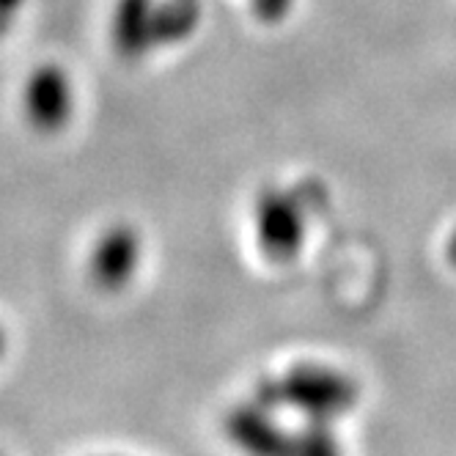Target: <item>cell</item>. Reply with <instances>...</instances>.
I'll use <instances>...</instances> for the list:
<instances>
[{"label": "cell", "mask_w": 456, "mask_h": 456, "mask_svg": "<svg viewBox=\"0 0 456 456\" xmlns=\"http://www.w3.org/2000/svg\"><path fill=\"white\" fill-rule=\"evenodd\" d=\"M253 399L270 410L289 407L305 418L336 420L357 407L361 387L349 374L333 366L297 363L278 377L258 379Z\"/></svg>", "instance_id": "obj_1"}, {"label": "cell", "mask_w": 456, "mask_h": 456, "mask_svg": "<svg viewBox=\"0 0 456 456\" xmlns=\"http://www.w3.org/2000/svg\"><path fill=\"white\" fill-rule=\"evenodd\" d=\"M256 242L270 262L286 265L297 258L305 242V217L297 199L283 190H265L258 195L256 209Z\"/></svg>", "instance_id": "obj_2"}, {"label": "cell", "mask_w": 456, "mask_h": 456, "mask_svg": "<svg viewBox=\"0 0 456 456\" xmlns=\"http://www.w3.org/2000/svg\"><path fill=\"white\" fill-rule=\"evenodd\" d=\"M273 412L256 399L232 407L223 420L225 437L245 456H297V435L286 432Z\"/></svg>", "instance_id": "obj_3"}, {"label": "cell", "mask_w": 456, "mask_h": 456, "mask_svg": "<svg viewBox=\"0 0 456 456\" xmlns=\"http://www.w3.org/2000/svg\"><path fill=\"white\" fill-rule=\"evenodd\" d=\"M141 265V237L133 225H113L96 240L91 253V281L102 291H118Z\"/></svg>", "instance_id": "obj_4"}, {"label": "cell", "mask_w": 456, "mask_h": 456, "mask_svg": "<svg viewBox=\"0 0 456 456\" xmlns=\"http://www.w3.org/2000/svg\"><path fill=\"white\" fill-rule=\"evenodd\" d=\"M25 113L30 124L45 129V133L61 129L72 113L69 77L58 67H53V63L39 67L25 86Z\"/></svg>", "instance_id": "obj_5"}, {"label": "cell", "mask_w": 456, "mask_h": 456, "mask_svg": "<svg viewBox=\"0 0 456 456\" xmlns=\"http://www.w3.org/2000/svg\"><path fill=\"white\" fill-rule=\"evenodd\" d=\"M157 0H118L113 14V47L121 58L138 61L154 47Z\"/></svg>", "instance_id": "obj_6"}, {"label": "cell", "mask_w": 456, "mask_h": 456, "mask_svg": "<svg viewBox=\"0 0 456 456\" xmlns=\"http://www.w3.org/2000/svg\"><path fill=\"white\" fill-rule=\"evenodd\" d=\"M201 20L199 0H159L154 9V47L184 42Z\"/></svg>", "instance_id": "obj_7"}, {"label": "cell", "mask_w": 456, "mask_h": 456, "mask_svg": "<svg viewBox=\"0 0 456 456\" xmlns=\"http://www.w3.org/2000/svg\"><path fill=\"white\" fill-rule=\"evenodd\" d=\"M297 456H344L333 420L305 418V427L297 432Z\"/></svg>", "instance_id": "obj_8"}, {"label": "cell", "mask_w": 456, "mask_h": 456, "mask_svg": "<svg viewBox=\"0 0 456 456\" xmlns=\"http://www.w3.org/2000/svg\"><path fill=\"white\" fill-rule=\"evenodd\" d=\"M250 6L262 22H278L289 14L291 0H250Z\"/></svg>", "instance_id": "obj_9"}, {"label": "cell", "mask_w": 456, "mask_h": 456, "mask_svg": "<svg viewBox=\"0 0 456 456\" xmlns=\"http://www.w3.org/2000/svg\"><path fill=\"white\" fill-rule=\"evenodd\" d=\"M445 256H448V262L456 267V228H453V234L448 237V248H445Z\"/></svg>", "instance_id": "obj_10"}, {"label": "cell", "mask_w": 456, "mask_h": 456, "mask_svg": "<svg viewBox=\"0 0 456 456\" xmlns=\"http://www.w3.org/2000/svg\"><path fill=\"white\" fill-rule=\"evenodd\" d=\"M20 4H22V0H4V12H6V17H9Z\"/></svg>", "instance_id": "obj_11"}]
</instances>
